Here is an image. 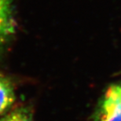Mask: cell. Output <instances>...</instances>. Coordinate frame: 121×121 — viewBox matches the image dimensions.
<instances>
[{
  "instance_id": "obj_1",
  "label": "cell",
  "mask_w": 121,
  "mask_h": 121,
  "mask_svg": "<svg viewBox=\"0 0 121 121\" xmlns=\"http://www.w3.org/2000/svg\"><path fill=\"white\" fill-rule=\"evenodd\" d=\"M95 121H121V86L112 85L105 92Z\"/></svg>"
},
{
  "instance_id": "obj_4",
  "label": "cell",
  "mask_w": 121,
  "mask_h": 121,
  "mask_svg": "<svg viewBox=\"0 0 121 121\" xmlns=\"http://www.w3.org/2000/svg\"><path fill=\"white\" fill-rule=\"evenodd\" d=\"M0 121H34L32 110L27 105L17 106L2 115Z\"/></svg>"
},
{
  "instance_id": "obj_3",
  "label": "cell",
  "mask_w": 121,
  "mask_h": 121,
  "mask_svg": "<svg viewBox=\"0 0 121 121\" xmlns=\"http://www.w3.org/2000/svg\"><path fill=\"white\" fill-rule=\"evenodd\" d=\"M15 101V91L13 83L8 77L0 73V115L9 110Z\"/></svg>"
},
{
  "instance_id": "obj_2",
  "label": "cell",
  "mask_w": 121,
  "mask_h": 121,
  "mask_svg": "<svg viewBox=\"0 0 121 121\" xmlns=\"http://www.w3.org/2000/svg\"><path fill=\"white\" fill-rule=\"evenodd\" d=\"M16 29L13 0H0V50L13 39Z\"/></svg>"
}]
</instances>
